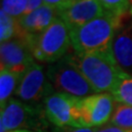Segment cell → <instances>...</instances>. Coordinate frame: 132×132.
Returning <instances> with one entry per match:
<instances>
[{
    "mask_svg": "<svg viewBox=\"0 0 132 132\" xmlns=\"http://www.w3.org/2000/svg\"><path fill=\"white\" fill-rule=\"evenodd\" d=\"M72 1H76V0H72Z\"/></svg>",
    "mask_w": 132,
    "mask_h": 132,
    "instance_id": "obj_25",
    "label": "cell"
},
{
    "mask_svg": "<svg viewBox=\"0 0 132 132\" xmlns=\"http://www.w3.org/2000/svg\"><path fill=\"white\" fill-rule=\"evenodd\" d=\"M114 110L111 93H97L77 98L72 110V127H99L108 122Z\"/></svg>",
    "mask_w": 132,
    "mask_h": 132,
    "instance_id": "obj_5",
    "label": "cell"
},
{
    "mask_svg": "<svg viewBox=\"0 0 132 132\" xmlns=\"http://www.w3.org/2000/svg\"><path fill=\"white\" fill-rule=\"evenodd\" d=\"M23 76L8 71V70H1L0 71V105L1 109L10 100L11 95L16 92L20 84V81Z\"/></svg>",
    "mask_w": 132,
    "mask_h": 132,
    "instance_id": "obj_14",
    "label": "cell"
},
{
    "mask_svg": "<svg viewBox=\"0 0 132 132\" xmlns=\"http://www.w3.org/2000/svg\"><path fill=\"white\" fill-rule=\"evenodd\" d=\"M9 132H31L30 130H27V129H18V130H13V131Z\"/></svg>",
    "mask_w": 132,
    "mask_h": 132,
    "instance_id": "obj_23",
    "label": "cell"
},
{
    "mask_svg": "<svg viewBox=\"0 0 132 132\" xmlns=\"http://www.w3.org/2000/svg\"><path fill=\"white\" fill-rule=\"evenodd\" d=\"M49 81L58 92L76 97H87L95 93L88 80L85 78L75 62L73 55H66L53 63L46 71Z\"/></svg>",
    "mask_w": 132,
    "mask_h": 132,
    "instance_id": "obj_4",
    "label": "cell"
},
{
    "mask_svg": "<svg viewBox=\"0 0 132 132\" xmlns=\"http://www.w3.org/2000/svg\"><path fill=\"white\" fill-rule=\"evenodd\" d=\"M75 62L97 93L112 92L125 72L111 52H94L73 55Z\"/></svg>",
    "mask_w": 132,
    "mask_h": 132,
    "instance_id": "obj_2",
    "label": "cell"
},
{
    "mask_svg": "<svg viewBox=\"0 0 132 132\" xmlns=\"http://www.w3.org/2000/svg\"><path fill=\"white\" fill-rule=\"evenodd\" d=\"M44 109L21 100L10 99L1 109L0 131L9 132L18 129H34L43 132L47 127ZM48 120V119H47Z\"/></svg>",
    "mask_w": 132,
    "mask_h": 132,
    "instance_id": "obj_6",
    "label": "cell"
},
{
    "mask_svg": "<svg viewBox=\"0 0 132 132\" xmlns=\"http://www.w3.org/2000/svg\"><path fill=\"white\" fill-rule=\"evenodd\" d=\"M111 94L118 104L132 107V76L125 71Z\"/></svg>",
    "mask_w": 132,
    "mask_h": 132,
    "instance_id": "obj_15",
    "label": "cell"
},
{
    "mask_svg": "<svg viewBox=\"0 0 132 132\" xmlns=\"http://www.w3.org/2000/svg\"><path fill=\"white\" fill-rule=\"evenodd\" d=\"M27 5L28 0H2L1 10L16 19H20L24 16Z\"/></svg>",
    "mask_w": 132,
    "mask_h": 132,
    "instance_id": "obj_17",
    "label": "cell"
},
{
    "mask_svg": "<svg viewBox=\"0 0 132 132\" xmlns=\"http://www.w3.org/2000/svg\"><path fill=\"white\" fill-rule=\"evenodd\" d=\"M1 70H8L24 76L35 62L27 43L21 39H12L1 43Z\"/></svg>",
    "mask_w": 132,
    "mask_h": 132,
    "instance_id": "obj_8",
    "label": "cell"
},
{
    "mask_svg": "<svg viewBox=\"0 0 132 132\" xmlns=\"http://www.w3.org/2000/svg\"><path fill=\"white\" fill-rule=\"evenodd\" d=\"M43 5H44L43 0H28V5H27L24 15H28L29 13H31L38 8H40Z\"/></svg>",
    "mask_w": 132,
    "mask_h": 132,
    "instance_id": "obj_22",
    "label": "cell"
},
{
    "mask_svg": "<svg viewBox=\"0 0 132 132\" xmlns=\"http://www.w3.org/2000/svg\"><path fill=\"white\" fill-rule=\"evenodd\" d=\"M44 5L50 6L58 11V13L65 10L72 2V0H43Z\"/></svg>",
    "mask_w": 132,
    "mask_h": 132,
    "instance_id": "obj_19",
    "label": "cell"
},
{
    "mask_svg": "<svg viewBox=\"0 0 132 132\" xmlns=\"http://www.w3.org/2000/svg\"><path fill=\"white\" fill-rule=\"evenodd\" d=\"M100 2L107 12L118 16H123L130 10L129 0H100Z\"/></svg>",
    "mask_w": 132,
    "mask_h": 132,
    "instance_id": "obj_18",
    "label": "cell"
},
{
    "mask_svg": "<svg viewBox=\"0 0 132 132\" xmlns=\"http://www.w3.org/2000/svg\"><path fill=\"white\" fill-rule=\"evenodd\" d=\"M105 12L106 10L100 0H76L60 12L59 17L71 31L100 17Z\"/></svg>",
    "mask_w": 132,
    "mask_h": 132,
    "instance_id": "obj_9",
    "label": "cell"
},
{
    "mask_svg": "<svg viewBox=\"0 0 132 132\" xmlns=\"http://www.w3.org/2000/svg\"><path fill=\"white\" fill-rule=\"evenodd\" d=\"M110 123L118 127L132 131V107L118 104L113 110Z\"/></svg>",
    "mask_w": 132,
    "mask_h": 132,
    "instance_id": "obj_16",
    "label": "cell"
},
{
    "mask_svg": "<svg viewBox=\"0 0 132 132\" xmlns=\"http://www.w3.org/2000/svg\"><path fill=\"white\" fill-rule=\"evenodd\" d=\"M112 51L116 62L123 71L132 70V28H121L120 24L113 37Z\"/></svg>",
    "mask_w": 132,
    "mask_h": 132,
    "instance_id": "obj_12",
    "label": "cell"
},
{
    "mask_svg": "<svg viewBox=\"0 0 132 132\" xmlns=\"http://www.w3.org/2000/svg\"><path fill=\"white\" fill-rule=\"evenodd\" d=\"M27 34L23 30L19 23V20L0 11V41L7 42L12 39H21L24 41Z\"/></svg>",
    "mask_w": 132,
    "mask_h": 132,
    "instance_id": "obj_13",
    "label": "cell"
},
{
    "mask_svg": "<svg viewBox=\"0 0 132 132\" xmlns=\"http://www.w3.org/2000/svg\"><path fill=\"white\" fill-rule=\"evenodd\" d=\"M95 132H132V131L118 127V126L113 125L111 123H108L106 125L104 124V125L99 126V127H95Z\"/></svg>",
    "mask_w": 132,
    "mask_h": 132,
    "instance_id": "obj_20",
    "label": "cell"
},
{
    "mask_svg": "<svg viewBox=\"0 0 132 132\" xmlns=\"http://www.w3.org/2000/svg\"><path fill=\"white\" fill-rule=\"evenodd\" d=\"M129 4H130V13H131V15H132V0H129Z\"/></svg>",
    "mask_w": 132,
    "mask_h": 132,
    "instance_id": "obj_24",
    "label": "cell"
},
{
    "mask_svg": "<svg viewBox=\"0 0 132 132\" xmlns=\"http://www.w3.org/2000/svg\"><path fill=\"white\" fill-rule=\"evenodd\" d=\"M78 97L55 92L43 101V109L48 121L55 127L72 125V110Z\"/></svg>",
    "mask_w": 132,
    "mask_h": 132,
    "instance_id": "obj_10",
    "label": "cell"
},
{
    "mask_svg": "<svg viewBox=\"0 0 132 132\" xmlns=\"http://www.w3.org/2000/svg\"><path fill=\"white\" fill-rule=\"evenodd\" d=\"M24 42L34 59L52 64L66 56L71 45L70 30L60 17L41 33L27 35Z\"/></svg>",
    "mask_w": 132,
    "mask_h": 132,
    "instance_id": "obj_3",
    "label": "cell"
},
{
    "mask_svg": "<svg viewBox=\"0 0 132 132\" xmlns=\"http://www.w3.org/2000/svg\"><path fill=\"white\" fill-rule=\"evenodd\" d=\"M53 132H95V127L78 128L72 126H63V127H55Z\"/></svg>",
    "mask_w": 132,
    "mask_h": 132,
    "instance_id": "obj_21",
    "label": "cell"
},
{
    "mask_svg": "<svg viewBox=\"0 0 132 132\" xmlns=\"http://www.w3.org/2000/svg\"><path fill=\"white\" fill-rule=\"evenodd\" d=\"M54 91L55 89L43 71V67L34 63L23 76L15 95L23 102L33 104L42 99L44 101Z\"/></svg>",
    "mask_w": 132,
    "mask_h": 132,
    "instance_id": "obj_7",
    "label": "cell"
},
{
    "mask_svg": "<svg viewBox=\"0 0 132 132\" xmlns=\"http://www.w3.org/2000/svg\"><path fill=\"white\" fill-rule=\"evenodd\" d=\"M57 15L59 13L56 9L43 5L31 13L22 16L18 20L27 35H36L44 31L52 24L58 18Z\"/></svg>",
    "mask_w": 132,
    "mask_h": 132,
    "instance_id": "obj_11",
    "label": "cell"
},
{
    "mask_svg": "<svg viewBox=\"0 0 132 132\" xmlns=\"http://www.w3.org/2000/svg\"><path fill=\"white\" fill-rule=\"evenodd\" d=\"M31 132H33V131H31Z\"/></svg>",
    "mask_w": 132,
    "mask_h": 132,
    "instance_id": "obj_26",
    "label": "cell"
},
{
    "mask_svg": "<svg viewBox=\"0 0 132 132\" xmlns=\"http://www.w3.org/2000/svg\"><path fill=\"white\" fill-rule=\"evenodd\" d=\"M123 16L106 11L100 17L70 31L71 46L76 55L111 52L114 34L121 24Z\"/></svg>",
    "mask_w": 132,
    "mask_h": 132,
    "instance_id": "obj_1",
    "label": "cell"
}]
</instances>
